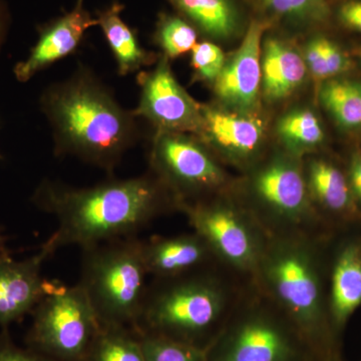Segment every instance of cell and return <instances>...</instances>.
Masks as SVG:
<instances>
[{
    "label": "cell",
    "mask_w": 361,
    "mask_h": 361,
    "mask_svg": "<svg viewBox=\"0 0 361 361\" xmlns=\"http://www.w3.org/2000/svg\"><path fill=\"white\" fill-rule=\"evenodd\" d=\"M32 203L51 214L58 228L44 244L52 254L61 247L82 249L135 233L177 201L153 173L73 188L45 180L32 196Z\"/></svg>",
    "instance_id": "6da1fadb"
},
{
    "label": "cell",
    "mask_w": 361,
    "mask_h": 361,
    "mask_svg": "<svg viewBox=\"0 0 361 361\" xmlns=\"http://www.w3.org/2000/svg\"><path fill=\"white\" fill-rule=\"evenodd\" d=\"M40 109L51 126L56 156L75 157L109 173L139 140L133 111L123 108L85 66L47 87Z\"/></svg>",
    "instance_id": "7a4b0ae2"
},
{
    "label": "cell",
    "mask_w": 361,
    "mask_h": 361,
    "mask_svg": "<svg viewBox=\"0 0 361 361\" xmlns=\"http://www.w3.org/2000/svg\"><path fill=\"white\" fill-rule=\"evenodd\" d=\"M245 283L219 265L149 284L135 325L191 344L231 314ZM194 346V345H193Z\"/></svg>",
    "instance_id": "3957f363"
},
{
    "label": "cell",
    "mask_w": 361,
    "mask_h": 361,
    "mask_svg": "<svg viewBox=\"0 0 361 361\" xmlns=\"http://www.w3.org/2000/svg\"><path fill=\"white\" fill-rule=\"evenodd\" d=\"M320 236L268 235L253 281L301 334L314 336L329 322Z\"/></svg>",
    "instance_id": "277c9868"
},
{
    "label": "cell",
    "mask_w": 361,
    "mask_h": 361,
    "mask_svg": "<svg viewBox=\"0 0 361 361\" xmlns=\"http://www.w3.org/2000/svg\"><path fill=\"white\" fill-rule=\"evenodd\" d=\"M142 241L123 237L82 249L78 285L102 326L135 324L148 290Z\"/></svg>",
    "instance_id": "5b68a950"
},
{
    "label": "cell",
    "mask_w": 361,
    "mask_h": 361,
    "mask_svg": "<svg viewBox=\"0 0 361 361\" xmlns=\"http://www.w3.org/2000/svg\"><path fill=\"white\" fill-rule=\"evenodd\" d=\"M248 172L243 199H237L268 235H319L322 219L311 203L301 159L285 152Z\"/></svg>",
    "instance_id": "8992f818"
},
{
    "label": "cell",
    "mask_w": 361,
    "mask_h": 361,
    "mask_svg": "<svg viewBox=\"0 0 361 361\" xmlns=\"http://www.w3.org/2000/svg\"><path fill=\"white\" fill-rule=\"evenodd\" d=\"M193 231L205 240L221 267L243 283L253 281L268 234L238 199L225 193L182 204Z\"/></svg>",
    "instance_id": "52a82bcc"
},
{
    "label": "cell",
    "mask_w": 361,
    "mask_h": 361,
    "mask_svg": "<svg viewBox=\"0 0 361 361\" xmlns=\"http://www.w3.org/2000/svg\"><path fill=\"white\" fill-rule=\"evenodd\" d=\"M149 163L152 173L174 196L177 209L225 193L230 187L219 159L195 135L155 132Z\"/></svg>",
    "instance_id": "ba28073f"
},
{
    "label": "cell",
    "mask_w": 361,
    "mask_h": 361,
    "mask_svg": "<svg viewBox=\"0 0 361 361\" xmlns=\"http://www.w3.org/2000/svg\"><path fill=\"white\" fill-rule=\"evenodd\" d=\"M89 298L78 284L49 281L35 308L30 343L42 353L66 361L87 358L101 329Z\"/></svg>",
    "instance_id": "9c48e42d"
},
{
    "label": "cell",
    "mask_w": 361,
    "mask_h": 361,
    "mask_svg": "<svg viewBox=\"0 0 361 361\" xmlns=\"http://www.w3.org/2000/svg\"><path fill=\"white\" fill-rule=\"evenodd\" d=\"M232 325L213 361H294L290 322L253 284H246L232 311Z\"/></svg>",
    "instance_id": "30bf717a"
},
{
    "label": "cell",
    "mask_w": 361,
    "mask_h": 361,
    "mask_svg": "<svg viewBox=\"0 0 361 361\" xmlns=\"http://www.w3.org/2000/svg\"><path fill=\"white\" fill-rule=\"evenodd\" d=\"M140 99L133 111L155 132L198 135L202 123V104L195 101L176 78L170 59L159 56L153 68L137 75Z\"/></svg>",
    "instance_id": "8fae6325"
},
{
    "label": "cell",
    "mask_w": 361,
    "mask_h": 361,
    "mask_svg": "<svg viewBox=\"0 0 361 361\" xmlns=\"http://www.w3.org/2000/svg\"><path fill=\"white\" fill-rule=\"evenodd\" d=\"M274 23L254 16L241 44L213 84L219 106L242 114H256L261 96V52L266 33Z\"/></svg>",
    "instance_id": "7c38bea8"
},
{
    "label": "cell",
    "mask_w": 361,
    "mask_h": 361,
    "mask_svg": "<svg viewBox=\"0 0 361 361\" xmlns=\"http://www.w3.org/2000/svg\"><path fill=\"white\" fill-rule=\"evenodd\" d=\"M197 137L219 160L248 171L260 160L265 126L256 114L202 104V123Z\"/></svg>",
    "instance_id": "4fadbf2b"
},
{
    "label": "cell",
    "mask_w": 361,
    "mask_h": 361,
    "mask_svg": "<svg viewBox=\"0 0 361 361\" xmlns=\"http://www.w3.org/2000/svg\"><path fill=\"white\" fill-rule=\"evenodd\" d=\"M96 26V16L85 7V0H77L71 11L39 26V37L30 54L14 66L16 80L30 82L40 71L75 54L85 33Z\"/></svg>",
    "instance_id": "5bb4252c"
},
{
    "label": "cell",
    "mask_w": 361,
    "mask_h": 361,
    "mask_svg": "<svg viewBox=\"0 0 361 361\" xmlns=\"http://www.w3.org/2000/svg\"><path fill=\"white\" fill-rule=\"evenodd\" d=\"M52 253L42 245L30 258L16 261L0 257V325L6 326L37 307L47 291L49 280L42 276L44 261Z\"/></svg>",
    "instance_id": "9a60e30c"
},
{
    "label": "cell",
    "mask_w": 361,
    "mask_h": 361,
    "mask_svg": "<svg viewBox=\"0 0 361 361\" xmlns=\"http://www.w3.org/2000/svg\"><path fill=\"white\" fill-rule=\"evenodd\" d=\"M142 254L149 276L154 279L183 276L219 265L205 240L195 231L142 241Z\"/></svg>",
    "instance_id": "2e32d148"
},
{
    "label": "cell",
    "mask_w": 361,
    "mask_h": 361,
    "mask_svg": "<svg viewBox=\"0 0 361 361\" xmlns=\"http://www.w3.org/2000/svg\"><path fill=\"white\" fill-rule=\"evenodd\" d=\"M199 35L211 42H230L243 37L255 13L247 0H167Z\"/></svg>",
    "instance_id": "e0dca14e"
},
{
    "label": "cell",
    "mask_w": 361,
    "mask_h": 361,
    "mask_svg": "<svg viewBox=\"0 0 361 361\" xmlns=\"http://www.w3.org/2000/svg\"><path fill=\"white\" fill-rule=\"evenodd\" d=\"M272 28L266 33L261 52V96L271 104L291 97L308 73L302 52Z\"/></svg>",
    "instance_id": "ac0fdd59"
},
{
    "label": "cell",
    "mask_w": 361,
    "mask_h": 361,
    "mask_svg": "<svg viewBox=\"0 0 361 361\" xmlns=\"http://www.w3.org/2000/svg\"><path fill=\"white\" fill-rule=\"evenodd\" d=\"M361 306V243L355 240L339 247L332 263L327 295L329 320L336 329Z\"/></svg>",
    "instance_id": "d6986e66"
},
{
    "label": "cell",
    "mask_w": 361,
    "mask_h": 361,
    "mask_svg": "<svg viewBox=\"0 0 361 361\" xmlns=\"http://www.w3.org/2000/svg\"><path fill=\"white\" fill-rule=\"evenodd\" d=\"M125 4L115 0L96 14L97 27L101 28L115 58L116 71L122 77L154 66L159 56L142 47L137 32L123 18Z\"/></svg>",
    "instance_id": "ffe728a7"
},
{
    "label": "cell",
    "mask_w": 361,
    "mask_h": 361,
    "mask_svg": "<svg viewBox=\"0 0 361 361\" xmlns=\"http://www.w3.org/2000/svg\"><path fill=\"white\" fill-rule=\"evenodd\" d=\"M308 194L316 213L351 216L357 211L348 179L331 161L312 159L303 164Z\"/></svg>",
    "instance_id": "44dd1931"
},
{
    "label": "cell",
    "mask_w": 361,
    "mask_h": 361,
    "mask_svg": "<svg viewBox=\"0 0 361 361\" xmlns=\"http://www.w3.org/2000/svg\"><path fill=\"white\" fill-rule=\"evenodd\" d=\"M256 11L274 25L289 26L298 32H313L329 25L334 18L330 0H247Z\"/></svg>",
    "instance_id": "7402d4cb"
},
{
    "label": "cell",
    "mask_w": 361,
    "mask_h": 361,
    "mask_svg": "<svg viewBox=\"0 0 361 361\" xmlns=\"http://www.w3.org/2000/svg\"><path fill=\"white\" fill-rule=\"evenodd\" d=\"M276 133L286 153L298 159L319 148L325 140L319 118L306 108L295 109L282 116Z\"/></svg>",
    "instance_id": "603a6c76"
},
{
    "label": "cell",
    "mask_w": 361,
    "mask_h": 361,
    "mask_svg": "<svg viewBox=\"0 0 361 361\" xmlns=\"http://www.w3.org/2000/svg\"><path fill=\"white\" fill-rule=\"evenodd\" d=\"M320 101L344 130L361 127V82L329 78L322 85Z\"/></svg>",
    "instance_id": "cb8c5ba5"
},
{
    "label": "cell",
    "mask_w": 361,
    "mask_h": 361,
    "mask_svg": "<svg viewBox=\"0 0 361 361\" xmlns=\"http://www.w3.org/2000/svg\"><path fill=\"white\" fill-rule=\"evenodd\" d=\"M196 28L177 13L161 11L156 21L154 42L161 56L175 59L191 52L198 44Z\"/></svg>",
    "instance_id": "d4e9b609"
},
{
    "label": "cell",
    "mask_w": 361,
    "mask_h": 361,
    "mask_svg": "<svg viewBox=\"0 0 361 361\" xmlns=\"http://www.w3.org/2000/svg\"><path fill=\"white\" fill-rule=\"evenodd\" d=\"M89 361H147L140 339L130 336L125 327L101 326L92 342Z\"/></svg>",
    "instance_id": "484cf974"
},
{
    "label": "cell",
    "mask_w": 361,
    "mask_h": 361,
    "mask_svg": "<svg viewBox=\"0 0 361 361\" xmlns=\"http://www.w3.org/2000/svg\"><path fill=\"white\" fill-rule=\"evenodd\" d=\"M140 341L147 361H205L203 351L191 344L144 334Z\"/></svg>",
    "instance_id": "4316f807"
},
{
    "label": "cell",
    "mask_w": 361,
    "mask_h": 361,
    "mask_svg": "<svg viewBox=\"0 0 361 361\" xmlns=\"http://www.w3.org/2000/svg\"><path fill=\"white\" fill-rule=\"evenodd\" d=\"M226 56L219 45L211 40H203L191 51V66L194 78L213 85L224 68Z\"/></svg>",
    "instance_id": "83f0119b"
},
{
    "label": "cell",
    "mask_w": 361,
    "mask_h": 361,
    "mask_svg": "<svg viewBox=\"0 0 361 361\" xmlns=\"http://www.w3.org/2000/svg\"><path fill=\"white\" fill-rule=\"evenodd\" d=\"M322 49L329 80L345 73L350 68V61L345 51L334 40L323 33Z\"/></svg>",
    "instance_id": "f1b7e54d"
},
{
    "label": "cell",
    "mask_w": 361,
    "mask_h": 361,
    "mask_svg": "<svg viewBox=\"0 0 361 361\" xmlns=\"http://www.w3.org/2000/svg\"><path fill=\"white\" fill-rule=\"evenodd\" d=\"M334 16L343 27L361 33V0H344L334 9Z\"/></svg>",
    "instance_id": "f546056e"
},
{
    "label": "cell",
    "mask_w": 361,
    "mask_h": 361,
    "mask_svg": "<svg viewBox=\"0 0 361 361\" xmlns=\"http://www.w3.org/2000/svg\"><path fill=\"white\" fill-rule=\"evenodd\" d=\"M0 361H45L37 355L16 348L6 336H0Z\"/></svg>",
    "instance_id": "4dcf8cb0"
},
{
    "label": "cell",
    "mask_w": 361,
    "mask_h": 361,
    "mask_svg": "<svg viewBox=\"0 0 361 361\" xmlns=\"http://www.w3.org/2000/svg\"><path fill=\"white\" fill-rule=\"evenodd\" d=\"M348 179L356 206L361 207V151L351 158Z\"/></svg>",
    "instance_id": "1f68e13d"
},
{
    "label": "cell",
    "mask_w": 361,
    "mask_h": 361,
    "mask_svg": "<svg viewBox=\"0 0 361 361\" xmlns=\"http://www.w3.org/2000/svg\"><path fill=\"white\" fill-rule=\"evenodd\" d=\"M13 16L6 0H0V52L6 44L11 32Z\"/></svg>",
    "instance_id": "d6a6232c"
},
{
    "label": "cell",
    "mask_w": 361,
    "mask_h": 361,
    "mask_svg": "<svg viewBox=\"0 0 361 361\" xmlns=\"http://www.w3.org/2000/svg\"><path fill=\"white\" fill-rule=\"evenodd\" d=\"M6 255H8V252L6 250V238L0 232V257H4V256Z\"/></svg>",
    "instance_id": "836d02e7"
},
{
    "label": "cell",
    "mask_w": 361,
    "mask_h": 361,
    "mask_svg": "<svg viewBox=\"0 0 361 361\" xmlns=\"http://www.w3.org/2000/svg\"><path fill=\"white\" fill-rule=\"evenodd\" d=\"M360 58H361V51H360Z\"/></svg>",
    "instance_id": "e575fe53"
}]
</instances>
